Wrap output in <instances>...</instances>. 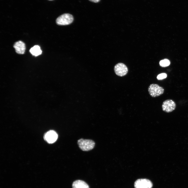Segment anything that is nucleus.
<instances>
[{
    "label": "nucleus",
    "mask_w": 188,
    "mask_h": 188,
    "mask_svg": "<svg viewBox=\"0 0 188 188\" xmlns=\"http://www.w3.org/2000/svg\"><path fill=\"white\" fill-rule=\"evenodd\" d=\"M78 144L79 148L82 150L88 151L92 150L95 145L94 142L92 140L81 138L78 141Z\"/></svg>",
    "instance_id": "1"
},
{
    "label": "nucleus",
    "mask_w": 188,
    "mask_h": 188,
    "mask_svg": "<svg viewBox=\"0 0 188 188\" xmlns=\"http://www.w3.org/2000/svg\"><path fill=\"white\" fill-rule=\"evenodd\" d=\"M148 91L150 95L155 97L160 96L164 92V89L161 86L156 84H152L148 87Z\"/></svg>",
    "instance_id": "2"
},
{
    "label": "nucleus",
    "mask_w": 188,
    "mask_h": 188,
    "mask_svg": "<svg viewBox=\"0 0 188 188\" xmlns=\"http://www.w3.org/2000/svg\"><path fill=\"white\" fill-rule=\"evenodd\" d=\"M73 20V17L71 14L65 13L59 16L56 19V24L60 25H67L71 24Z\"/></svg>",
    "instance_id": "3"
},
{
    "label": "nucleus",
    "mask_w": 188,
    "mask_h": 188,
    "mask_svg": "<svg viewBox=\"0 0 188 188\" xmlns=\"http://www.w3.org/2000/svg\"><path fill=\"white\" fill-rule=\"evenodd\" d=\"M135 188H152V183L149 179H140L137 180L134 184Z\"/></svg>",
    "instance_id": "4"
},
{
    "label": "nucleus",
    "mask_w": 188,
    "mask_h": 188,
    "mask_svg": "<svg viewBox=\"0 0 188 188\" xmlns=\"http://www.w3.org/2000/svg\"><path fill=\"white\" fill-rule=\"evenodd\" d=\"M176 104L175 102L171 99H167L163 102L162 109L163 111L169 113L174 110L175 109Z\"/></svg>",
    "instance_id": "5"
},
{
    "label": "nucleus",
    "mask_w": 188,
    "mask_h": 188,
    "mask_svg": "<svg viewBox=\"0 0 188 188\" xmlns=\"http://www.w3.org/2000/svg\"><path fill=\"white\" fill-rule=\"evenodd\" d=\"M114 70L116 74L120 77L124 76L127 73L128 69L126 66L122 63L116 64L114 67Z\"/></svg>",
    "instance_id": "6"
},
{
    "label": "nucleus",
    "mask_w": 188,
    "mask_h": 188,
    "mask_svg": "<svg viewBox=\"0 0 188 188\" xmlns=\"http://www.w3.org/2000/svg\"><path fill=\"white\" fill-rule=\"evenodd\" d=\"M58 135L54 131L50 130L45 134L44 136L45 139L49 143H53L57 140Z\"/></svg>",
    "instance_id": "7"
},
{
    "label": "nucleus",
    "mask_w": 188,
    "mask_h": 188,
    "mask_svg": "<svg viewBox=\"0 0 188 188\" xmlns=\"http://www.w3.org/2000/svg\"><path fill=\"white\" fill-rule=\"evenodd\" d=\"M13 47L16 52L19 54H24L26 49L25 43L21 41L16 42L14 44Z\"/></svg>",
    "instance_id": "8"
},
{
    "label": "nucleus",
    "mask_w": 188,
    "mask_h": 188,
    "mask_svg": "<svg viewBox=\"0 0 188 188\" xmlns=\"http://www.w3.org/2000/svg\"><path fill=\"white\" fill-rule=\"evenodd\" d=\"M73 188H89L88 185L85 181L80 180L74 181L72 185Z\"/></svg>",
    "instance_id": "9"
},
{
    "label": "nucleus",
    "mask_w": 188,
    "mask_h": 188,
    "mask_svg": "<svg viewBox=\"0 0 188 188\" xmlns=\"http://www.w3.org/2000/svg\"><path fill=\"white\" fill-rule=\"evenodd\" d=\"M30 51L33 55L35 56L41 55L42 52L40 47L38 45H35L31 48Z\"/></svg>",
    "instance_id": "10"
},
{
    "label": "nucleus",
    "mask_w": 188,
    "mask_h": 188,
    "mask_svg": "<svg viewBox=\"0 0 188 188\" xmlns=\"http://www.w3.org/2000/svg\"><path fill=\"white\" fill-rule=\"evenodd\" d=\"M160 66L162 67H165L169 66L170 64V62L168 60L164 59L161 60L159 63Z\"/></svg>",
    "instance_id": "11"
},
{
    "label": "nucleus",
    "mask_w": 188,
    "mask_h": 188,
    "mask_svg": "<svg viewBox=\"0 0 188 188\" xmlns=\"http://www.w3.org/2000/svg\"><path fill=\"white\" fill-rule=\"evenodd\" d=\"M167 74L165 73H161L158 74L157 78L158 80H161L166 78L167 77Z\"/></svg>",
    "instance_id": "12"
},
{
    "label": "nucleus",
    "mask_w": 188,
    "mask_h": 188,
    "mask_svg": "<svg viewBox=\"0 0 188 188\" xmlns=\"http://www.w3.org/2000/svg\"><path fill=\"white\" fill-rule=\"evenodd\" d=\"M91 2L94 3H98L99 2L100 0H89Z\"/></svg>",
    "instance_id": "13"
},
{
    "label": "nucleus",
    "mask_w": 188,
    "mask_h": 188,
    "mask_svg": "<svg viewBox=\"0 0 188 188\" xmlns=\"http://www.w3.org/2000/svg\"><path fill=\"white\" fill-rule=\"evenodd\" d=\"M49 0L51 1V0Z\"/></svg>",
    "instance_id": "14"
}]
</instances>
